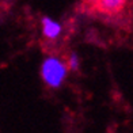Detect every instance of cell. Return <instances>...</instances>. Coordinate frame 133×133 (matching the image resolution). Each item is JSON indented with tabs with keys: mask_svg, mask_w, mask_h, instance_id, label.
I'll list each match as a JSON object with an SVG mask.
<instances>
[{
	"mask_svg": "<svg viewBox=\"0 0 133 133\" xmlns=\"http://www.w3.org/2000/svg\"><path fill=\"white\" fill-rule=\"evenodd\" d=\"M41 27H42V35L49 41H56L63 33L61 23H58L57 21L52 19L49 16H42Z\"/></svg>",
	"mask_w": 133,
	"mask_h": 133,
	"instance_id": "3",
	"label": "cell"
},
{
	"mask_svg": "<svg viewBox=\"0 0 133 133\" xmlns=\"http://www.w3.org/2000/svg\"><path fill=\"white\" fill-rule=\"evenodd\" d=\"M65 61H66V65L71 72H77L80 68V58L77 56V53L75 52H71L68 56L65 57Z\"/></svg>",
	"mask_w": 133,
	"mask_h": 133,
	"instance_id": "4",
	"label": "cell"
},
{
	"mask_svg": "<svg viewBox=\"0 0 133 133\" xmlns=\"http://www.w3.org/2000/svg\"><path fill=\"white\" fill-rule=\"evenodd\" d=\"M66 61L58 56H48L41 64L42 82L49 88H60L68 76Z\"/></svg>",
	"mask_w": 133,
	"mask_h": 133,
	"instance_id": "1",
	"label": "cell"
},
{
	"mask_svg": "<svg viewBox=\"0 0 133 133\" xmlns=\"http://www.w3.org/2000/svg\"><path fill=\"white\" fill-rule=\"evenodd\" d=\"M128 0H94L95 8L105 15H117L125 8Z\"/></svg>",
	"mask_w": 133,
	"mask_h": 133,
	"instance_id": "2",
	"label": "cell"
}]
</instances>
